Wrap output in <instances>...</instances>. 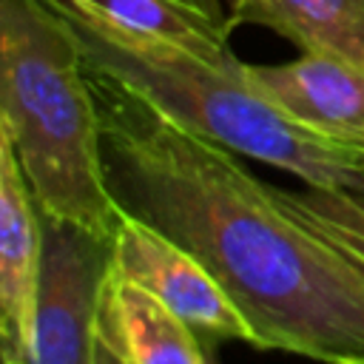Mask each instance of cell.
Masks as SVG:
<instances>
[{
	"mask_svg": "<svg viewBox=\"0 0 364 364\" xmlns=\"http://www.w3.org/2000/svg\"><path fill=\"white\" fill-rule=\"evenodd\" d=\"M102 173L117 210L191 250L253 327L262 350L364 361V270L282 210L236 151L185 128L88 68Z\"/></svg>",
	"mask_w": 364,
	"mask_h": 364,
	"instance_id": "1",
	"label": "cell"
},
{
	"mask_svg": "<svg viewBox=\"0 0 364 364\" xmlns=\"http://www.w3.org/2000/svg\"><path fill=\"white\" fill-rule=\"evenodd\" d=\"M0 134L40 213L114 236L88 65L51 0H0Z\"/></svg>",
	"mask_w": 364,
	"mask_h": 364,
	"instance_id": "2",
	"label": "cell"
},
{
	"mask_svg": "<svg viewBox=\"0 0 364 364\" xmlns=\"http://www.w3.org/2000/svg\"><path fill=\"white\" fill-rule=\"evenodd\" d=\"M80 43L88 68L114 77L185 128L313 188L364 185V148L318 134L270 102L236 68L156 37L122 31L97 14L51 0Z\"/></svg>",
	"mask_w": 364,
	"mask_h": 364,
	"instance_id": "3",
	"label": "cell"
},
{
	"mask_svg": "<svg viewBox=\"0 0 364 364\" xmlns=\"http://www.w3.org/2000/svg\"><path fill=\"white\" fill-rule=\"evenodd\" d=\"M111 239L40 213V282L28 364H91Z\"/></svg>",
	"mask_w": 364,
	"mask_h": 364,
	"instance_id": "4",
	"label": "cell"
},
{
	"mask_svg": "<svg viewBox=\"0 0 364 364\" xmlns=\"http://www.w3.org/2000/svg\"><path fill=\"white\" fill-rule=\"evenodd\" d=\"M111 270L171 307L199 336L205 350L222 338L259 347L253 327L213 273L191 250L122 210L111 236Z\"/></svg>",
	"mask_w": 364,
	"mask_h": 364,
	"instance_id": "5",
	"label": "cell"
},
{
	"mask_svg": "<svg viewBox=\"0 0 364 364\" xmlns=\"http://www.w3.org/2000/svg\"><path fill=\"white\" fill-rule=\"evenodd\" d=\"M40 282V210L11 142L0 134V341L28 364Z\"/></svg>",
	"mask_w": 364,
	"mask_h": 364,
	"instance_id": "6",
	"label": "cell"
},
{
	"mask_svg": "<svg viewBox=\"0 0 364 364\" xmlns=\"http://www.w3.org/2000/svg\"><path fill=\"white\" fill-rule=\"evenodd\" d=\"M245 77L270 102L301 125L327 134L338 142L364 148V68L333 60L301 54L290 63L250 65Z\"/></svg>",
	"mask_w": 364,
	"mask_h": 364,
	"instance_id": "7",
	"label": "cell"
},
{
	"mask_svg": "<svg viewBox=\"0 0 364 364\" xmlns=\"http://www.w3.org/2000/svg\"><path fill=\"white\" fill-rule=\"evenodd\" d=\"M97 333L125 364H202L199 336L154 293L108 267Z\"/></svg>",
	"mask_w": 364,
	"mask_h": 364,
	"instance_id": "8",
	"label": "cell"
},
{
	"mask_svg": "<svg viewBox=\"0 0 364 364\" xmlns=\"http://www.w3.org/2000/svg\"><path fill=\"white\" fill-rule=\"evenodd\" d=\"M228 26H262L301 54L364 68V0H230Z\"/></svg>",
	"mask_w": 364,
	"mask_h": 364,
	"instance_id": "9",
	"label": "cell"
},
{
	"mask_svg": "<svg viewBox=\"0 0 364 364\" xmlns=\"http://www.w3.org/2000/svg\"><path fill=\"white\" fill-rule=\"evenodd\" d=\"M63 3L85 9L122 31H134L142 37H156L171 46H179L216 65L225 68L242 65V60H236L230 48L228 14H222L213 0H63Z\"/></svg>",
	"mask_w": 364,
	"mask_h": 364,
	"instance_id": "10",
	"label": "cell"
},
{
	"mask_svg": "<svg viewBox=\"0 0 364 364\" xmlns=\"http://www.w3.org/2000/svg\"><path fill=\"white\" fill-rule=\"evenodd\" d=\"M287 216L338 247L364 270V185L355 188H313L299 191L270 185Z\"/></svg>",
	"mask_w": 364,
	"mask_h": 364,
	"instance_id": "11",
	"label": "cell"
},
{
	"mask_svg": "<svg viewBox=\"0 0 364 364\" xmlns=\"http://www.w3.org/2000/svg\"><path fill=\"white\" fill-rule=\"evenodd\" d=\"M91 364H125L119 355H117V350L97 333V341H94V353H91Z\"/></svg>",
	"mask_w": 364,
	"mask_h": 364,
	"instance_id": "12",
	"label": "cell"
},
{
	"mask_svg": "<svg viewBox=\"0 0 364 364\" xmlns=\"http://www.w3.org/2000/svg\"><path fill=\"white\" fill-rule=\"evenodd\" d=\"M3 364H26V361H17V358H3Z\"/></svg>",
	"mask_w": 364,
	"mask_h": 364,
	"instance_id": "13",
	"label": "cell"
},
{
	"mask_svg": "<svg viewBox=\"0 0 364 364\" xmlns=\"http://www.w3.org/2000/svg\"><path fill=\"white\" fill-rule=\"evenodd\" d=\"M202 364H216V361H213L210 355H205V361H202Z\"/></svg>",
	"mask_w": 364,
	"mask_h": 364,
	"instance_id": "14",
	"label": "cell"
},
{
	"mask_svg": "<svg viewBox=\"0 0 364 364\" xmlns=\"http://www.w3.org/2000/svg\"><path fill=\"white\" fill-rule=\"evenodd\" d=\"M361 364H364V361H361Z\"/></svg>",
	"mask_w": 364,
	"mask_h": 364,
	"instance_id": "15",
	"label": "cell"
}]
</instances>
